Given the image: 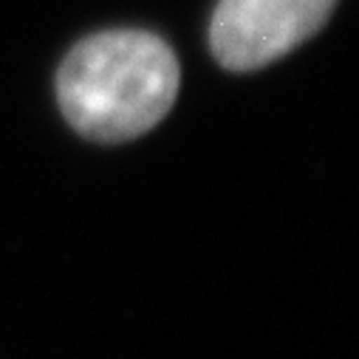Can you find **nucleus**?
<instances>
[{"mask_svg": "<svg viewBox=\"0 0 359 359\" xmlns=\"http://www.w3.org/2000/svg\"><path fill=\"white\" fill-rule=\"evenodd\" d=\"M172 48L136 29L100 32L76 43L57 71V100L74 130L116 144L156 128L178 94Z\"/></svg>", "mask_w": 359, "mask_h": 359, "instance_id": "obj_1", "label": "nucleus"}, {"mask_svg": "<svg viewBox=\"0 0 359 359\" xmlns=\"http://www.w3.org/2000/svg\"><path fill=\"white\" fill-rule=\"evenodd\" d=\"M334 6L337 0H218L210 48L229 71H257L314 37Z\"/></svg>", "mask_w": 359, "mask_h": 359, "instance_id": "obj_2", "label": "nucleus"}]
</instances>
